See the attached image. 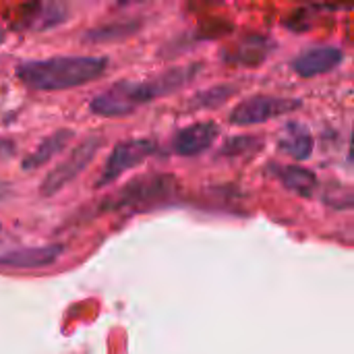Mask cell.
<instances>
[{
	"label": "cell",
	"instance_id": "14",
	"mask_svg": "<svg viewBox=\"0 0 354 354\" xmlns=\"http://www.w3.org/2000/svg\"><path fill=\"white\" fill-rule=\"evenodd\" d=\"M234 93H236V87H234V85L222 83V85H216V87H209V89L197 93V95L193 97L191 106H193V108H199V110H201V108H216V106L224 104L226 100H230Z\"/></svg>",
	"mask_w": 354,
	"mask_h": 354
},
{
	"label": "cell",
	"instance_id": "3",
	"mask_svg": "<svg viewBox=\"0 0 354 354\" xmlns=\"http://www.w3.org/2000/svg\"><path fill=\"white\" fill-rule=\"evenodd\" d=\"M178 180L170 174H149L131 180L118 193L106 197L102 209H137L168 201L176 195Z\"/></svg>",
	"mask_w": 354,
	"mask_h": 354
},
{
	"label": "cell",
	"instance_id": "5",
	"mask_svg": "<svg viewBox=\"0 0 354 354\" xmlns=\"http://www.w3.org/2000/svg\"><path fill=\"white\" fill-rule=\"evenodd\" d=\"M301 100L297 97H278V95H253L243 100L232 112H230V124L236 127H253L268 122L272 118L286 116L290 112H297L301 108Z\"/></svg>",
	"mask_w": 354,
	"mask_h": 354
},
{
	"label": "cell",
	"instance_id": "7",
	"mask_svg": "<svg viewBox=\"0 0 354 354\" xmlns=\"http://www.w3.org/2000/svg\"><path fill=\"white\" fill-rule=\"evenodd\" d=\"M62 253L60 245L25 247V245H4L0 243V268L12 270H35L52 266Z\"/></svg>",
	"mask_w": 354,
	"mask_h": 354
},
{
	"label": "cell",
	"instance_id": "6",
	"mask_svg": "<svg viewBox=\"0 0 354 354\" xmlns=\"http://www.w3.org/2000/svg\"><path fill=\"white\" fill-rule=\"evenodd\" d=\"M151 153H156V143L151 139H129L118 143L112 153L108 156L102 172L95 178V189H102L114 180H118L127 170L139 166L141 162H145Z\"/></svg>",
	"mask_w": 354,
	"mask_h": 354
},
{
	"label": "cell",
	"instance_id": "4",
	"mask_svg": "<svg viewBox=\"0 0 354 354\" xmlns=\"http://www.w3.org/2000/svg\"><path fill=\"white\" fill-rule=\"evenodd\" d=\"M104 145V137L100 133H91L85 139H81L79 145H75L68 156L54 166L41 180L39 185V195L41 197H52L58 191H62L68 183H73L95 158V153L100 151V147Z\"/></svg>",
	"mask_w": 354,
	"mask_h": 354
},
{
	"label": "cell",
	"instance_id": "15",
	"mask_svg": "<svg viewBox=\"0 0 354 354\" xmlns=\"http://www.w3.org/2000/svg\"><path fill=\"white\" fill-rule=\"evenodd\" d=\"M137 25H108V27H102V29H93L89 31L91 35H87L89 39H114V37H122V35H129L131 31H135Z\"/></svg>",
	"mask_w": 354,
	"mask_h": 354
},
{
	"label": "cell",
	"instance_id": "17",
	"mask_svg": "<svg viewBox=\"0 0 354 354\" xmlns=\"http://www.w3.org/2000/svg\"><path fill=\"white\" fill-rule=\"evenodd\" d=\"M12 195V189L6 180H0V203H4Z\"/></svg>",
	"mask_w": 354,
	"mask_h": 354
},
{
	"label": "cell",
	"instance_id": "9",
	"mask_svg": "<svg viewBox=\"0 0 354 354\" xmlns=\"http://www.w3.org/2000/svg\"><path fill=\"white\" fill-rule=\"evenodd\" d=\"M342 58H344V54L336 46H315V48L301 52L292 60V68L297 75L311 79V77H319V75H326V73L338 68Z\"/></svg>",
	"mask_w": 354,
	"mask_h": 354
},
{
	"label": "cell",
	"instance_id": "1",
	"mask_svg": "<svg viewBox=\"0 0 354 354\" xmlns=\"http://www.w3.org/2000/svg\"><path fill=\"white\" fill-rule=\"evenodd\" d=\"M199 64L172 66L143 81H118L91 100V110L100 116H127L158 97L176 93L199 75Z\"/></svg>",
	"mask_w": 354,
	"mask_h": 354
},
{
	"label": "cell",
	"instance_id": "8",
	"mask_svg": "<svg viewBox=\"0 0 354 354\" xmlns=\"http://www.w3.org/2000/svg\"><path fill=\"white\" fill-rule=\"evenodd\" d=\"M218 135H220V129L212 120L189 124L174 135L172 151L176 156H185V158L187 156H199L216 143Z\"/></svg>",
	"mask_w": 354,
	"mask_h": 354
},
{
	"label": "cell",
	"instance_id": "2",
	"mask_svg": "<svg viewBox=\"0 0 354 354\" xmlns=\"http://www.w3.org/2000/svg\"><path fill=\"white\" fill-rule=\"evenodd\" d=\"M108 58L104 56H52L41 60L21 62L17 77L31 89L60 91L85 85L106 73Z\"/></svg>",
	"mask_w": 354,
	"mask_h": 354
},
{
	"label": "cell",
	"instance_id": "12",
	"mask_svg": "<svg viewBox=\"0 0 354 354\" xmlns=\"http://www.w3.org/2000/svg\"><path fill=\"white\" fill-rule=\"evenodd\" d=\"M27 15H23L21 29H52L66 19V6L60 2H41V4H27Z\"/></svg>",
	"mask_w": 354,
	"mask_h": 354
},
{
	"label": "cell",
	"instance_id": "16",
	"mask_svg": "<svg viewBox=\"0 0 354 354\" xmlns=\"http://www.w3.org/2000/svg\"><path fill=\"white\" fill-rule=\"evenodd\" d=\"M12 151H15V145H12L10 141H4V139H0V160H6V158H10V156H12Z\"/></svg>",
	"mask_w": 354,
	"mask_h": 354
},
{
	"label": "cell",
	"instance_id": "18",
	"mask_svg": "<svg viewBox=\"0 0 354 354\" xmlns=\"http://www.w3.org/2000/svg\"><path fill=\"white\" fill-rule=\"evenodd\" d=\"M4 39H6V31H4V27L0 25V44H2Z\"/></svg>",
	"mask_w": 354,
	"mask_h": 354
},
{
	"label": "cell",
	"instance_id": "13",
	"mask_svg": "<svg viewBox=\"0 0 354 354\" xmlns=\"http://www.w3.org/2000/svg\"><path fill=\"white\" fill-rule=\"evenodd\" d=\"M73 137H75V133L71 129H60V131L52 133L48 139H44L33 149V153H29L23 160V170H37V168H41L52 158H56L60 151H64L68 147V143L73 141Z\"/></svg>",
	"mask_w": 354,
	"mask_h": 354
},
{
	"label": "cell",
	"instance_id": "10",
	"mask_svg": "<svg viewBox=\"0 0 354 354\" xmlns=\"http://www.w3.org/2000/svg\"><path fill=\"white\" fill-rule=\"evenodd\" d=\"M313 145H315L313 135L303 122H288L284 127V131L280 133V139H278L280 151L292 160H299V162L311 158Z\"/></svg>",
	"mask_w": 354,
	"mask_h": 354
},
{
	"label": "cell",
	"instance_id": "19",
	"mask_svg": "<svg viewBox=\"0 0 354 354\" xmlns=\"http://www.w3.org/2000/svg\"><path fill=\"white\" fill-rule=\"evenodd\" d=\"M351 160H354V131H353V141H351Z\"/></svg>",
	"mask_w": 354,
	"mask_h": 354
},
{
	"label": "cell",
	"instance_id": "11",
	"mask_svg": "<svg viewBox=\"0 0 354 354\" xmlns=\"http://www.w3.org/2000/svg\"><path fill=\"white\" fill-rule=\"evenodd\" d=\"M270 172L278 178V183L288 189L290 193H297L301 197H311L313 191L317 189V176L303 168V166H280L272 164Z\"/></svg>",
	"mask_w": 354,
	"mask_h": 354
}]
</instances>
